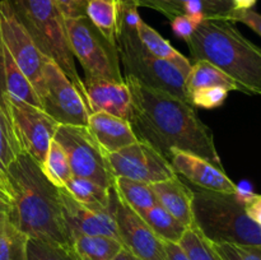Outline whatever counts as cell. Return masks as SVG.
Here are the masks:
<instances>
[{"instance_id":"cell-1","label":"cell","mask_w":261,"mask_h":260,"mask_svg":"<svg viewBox=\"0 0 261 260\" xmlns=\"http://www.w3.org/2000/svg\"><path fill=\"white\" fill-rule=\"evenodd\" d=\"M124 81L132 93L129 122L138 140L149 144L168 161L173 149H180L223 168L213 133L199 119L190 102L145 86L132 75H125Z\"/></svg>"},{"instance_id":"cell-2","label":"cell","mask_w":261,"mask_h":260,"mask_svg":"<svg viewBox=\"0 0 261 260\" xmlns=\"http://www.w3.org/2000/svg\"><path fill=\"white\" fill-rule=\"evenodd\" d=\"M7 175L13 194L10 222L28 237L70 247L59 188L46 177L41 166L22 152L10 163Z\"/></svg>"},{"instance_id":"cell-3","label":"cell","mask_w":261,"mask_h":260,"mask_svg":"<svg viewBox=\"0 0 261 260\" xmlns=\"http://www.w3.org/2000/svg\"><path fill=\"white\" fill-rule=\"evenodd\" d=\"M191 58L206 60L236 82L240 92L261 96V47L228 19H205L188 41Z\"/></svg>"},{"instance_id":"cell-4","label":"cell","mask_w":261,"mask_h":260,"mask_svg":"<svg viewBox=\"0 0 261 260\" xmlns=\"http://www.w3.org/2000/svg\"><path fill=\"white\" fill-rule=\"evenodd\" d=\"M140 20L134 0H121L117 53L125 75L134 76L145 86L168 92L189 102L185 75L175 65L157 59L144 47L138 33Z\"/></svg>"},{"instance_id":"cell-5","label":"cell","mask_w":261,"mask_h":260,"mask_svg":"<svg viewBox=\"0 0 261 260\" xmlns=\"http://www.w3.org/2000/svg\"><path fill=\"white\" fill-rule=\"evenodd\" d=\"M193 200L194 227L211 242L251 245L261 247V226L246 213L249 194L217 193L195 189Z\"/></svg>"},{"instance_id":"cell-6","label":"cell","mask_w":261,"mask_h":260,"mask_svg":"<svg viewBox=\"0 0 261 260\" xmlns=\"http://www.w3.org/2000/svg\"><path fill=\"white\" fill-rule=\"evenodd\" d=\"M18 18L45 58L55 61L74 86L82 79L69 45L65 18L53 0H10Z\"/></svg>"},{"instance_id":"cell-7","label":"cell","mask_w":261,"mask_h":260,"mask_svg":"<svg viewBox=\"0 0 261 260\" xmlns=\"http://www.w3.org/2000/svg\"><path fill=\"white\" fill-rule=\"evenodd\" d=\"M65 27L73 56L78 59L86 74L84 79L124 82L117 46L112 45L87 15L68 18Z\"/></svg>"},{"instance_id":"cell-8","label":"cell","mask_w":261,"mask_h":260,"mask_svg":"<svg viewBox=\"0 0 261 260\" xmlns=\"http://www.w3.org/2000/svg\"><path fill=\"white\" fill-rule=\"evenodd\" d=\"M9 97L42 109L32 84L14 63L0 33V168L5 173L10 163L22 153L13 125Z\"/></svg>"},{"instance_id":"cell-9","label":"cell","mask_w":261,"mask_h":260,"mask_svg":"<svg viewBox=\"0 0 261 260\" xmlns=\"http://www.w3.org/2000/svg\"><path fill=\"white\" fill-rule=\"evenodd\" d=\"M54 139L65 150L74 176L89 178L107 189L114 188L115 176L106 154L87 126L59 125Z\"/></svg>"},{"instance_id":"cell-10","label":"cell","mask_w":261,"mask_h":260,"mask_svg":"<svg viewBox=\"0 0 261 260\" xmlns=\"http://www.w3.org/2000/svg\"><path fill=\"white\" fill-rule=\"evenodd\" d=\"M41 107L59 125L87 126L88 106L70 79L51 59L43 61V88L40 96Z\"/></svg>"},{"instance_id":"cell-11","label":"cell","mask_w":261,"mask_h":260,"mask_svg":"<svg viewBox=\"0 0 261 260\" xmlns=\"http://www.w3.org/2000/svg\"><path fill=\"white\" fill-rule=\"evenodd\" d=\"M0 33L4 45L40 99L43 88L45 56L20 19L10 0H0Z\"/></svg>"},{"instance_id":"cell-12","label":"cell","mask_w":261,"mask_h":260,"mask_svg":"<svg viewBox=\"0 0 261 260\" xmlns=\"http://www.w3.org/2000/svg\"><path fill=\"white\" fill-rule=\"evenodd\" d=\"M9 109L22 152L41 166L59 124L42 109L22 99L9 97Z\"/></svg>"},{"instance_id":"cell-13","label":"cell","mask_w":261,"mask_h":260,"mask_svg":"<svg viewBox=\"0 0 261 260\" xmlns=\"http://www.w3.org/2000/svg\"><path fill=\"white\" fill-rule=\"evenodd\" d=\"M106 157L115 177L121 176L152 185L177 175L167 158L142 140Z\"/></svg>"},{"instance_id":"cell-14","label":"cell","mask_w":261,"mask_h":260,"mask_svg":"<svg viewBox=\"0 0 261 260\" xmlns=\"http://www.w3.org/2000/svg\"><path fill=\"white\" fill-rule=\"evenodd\" d=\"M112 209L124 249L139 260H167L165 241L112 189Z\"/></svg>"},{"instance_id":"cell-15","label":"cell","mask_w":261,"mask_h":260,"mask_svg":"<svg viewBox=\"0 0 261 260\" xmlns=\"http://www.w3.org/2000/svg\"><path fill=\"white\" fill-rule=\"evenodd\" d=\"M59 194L64 221L71 240L81 235H102L120 240L112 205L107 211H94L76 201L65 188H59Z\"/></svg>"},{"instance_id":"cell-16","label":"cell","mask_w":261,"mask_h":260,"mask_svg":"<svg viewBox=\"0 0 261 260\" xmlns=\"http://www.w3.org/2000/svg\"><path fill=\"white\" fill-rule=\"evenodd\" d=\"M170 163L177 175L184 176L201 190L227 194H239L241 191L226 175L223 168L217 167L205 158L190 152L173 149L171 152Z\"/></svg>"},{"instance_id":"cell-17","label":"cell","mask_w":261,"mask_h":260,"mask_svg":"<svg viewBox=\"0 0 261 260\" xmlns=\"http://www.w3.org/2000/svg\"><path fill=\"white\" fill-rule=\"evenodd\" d=\"M86 101L89 112H107L129 121L132 93L124 82L82 79L75 87Z\"/></svg>"},{"instance_id":"cell-18","label":"cell","mask_w":261,"mask_h":260,"mask_svg":"<svg viewBox=\"0 0 261 260\" xmlns=\"http://www.w3.org/2000/svg\"><path fill=\"white\" fill-rule=\"evenodd\" d=\"M138 8H149L168 19L188 15L203 22L205 19H228L233 13L232 0H134Z\"/></svg>"},{"instance_id":"cell-19","label":"cell","mask_w":261,"mask_h":260,"mask_svg":"<svg viewBox=\"0 0 261 260\" xmlns=\"http://www.w3.org/2000/svg\"><path fill=\"white\" fill-rule=\"evenodd\" d=\"M87 129L105 154L119 152L122 148L138 142L132 124L127 120L107 112H92Z\"/></svg>"},{"instance_id":"cell-20","label":"cell","mask_w":261,"mask_h":260,"mask_svg":"<svg viewBox=\"0 0 261 260\" xmlns=\"http://www.w3.org/2000/svg\"><path fill=\"white\" fill-rule=\"evenodd\" d=\"M152 189L162 208L172 214L186 228L194 227V191L178 178V175L152 184Z\"/></svg>"},{"instance_id":"cell-21","label":"cell","mask_w":261,"mask_h":260,"mask_svg":"<svg viewBox=\"0 0 261 260\" xmlns=\"http://www.w3.org/2000/svg\"><path fill=\"white\" fill-rule=\"evenodd\" d=\"M138 33L144 47L153 56L175 65L185 75V78H188L191 70V63L185 55L178 53L166 38H163L154 28L147 24L143 19L140 20L138 27Z\"/></svg>"},{"instance_id":"cell-22","label":"cell","mask_w":261,"mask_h":260,"mask_svg":"<svg viewBox=\"0 0 261 260\" xmlns=\"http://www.w3.org/2000/svg\"><path fill=\"white\" fill-rule=\"evenodd\" d=\"M70 247L81 260H115L124 249L120 240L102 235L75 236Z\"/></svg>"},{"instance_id":"cell-23","label":"cell","mask_w":261,"mask_h":260,"mask_svg":"<svg viewBox=\"0 0 261 260\" xmlns=\"http://www.w3.org/2000/svg\"><path fill=\"white\" fill-rule=\"evenodd\" d=\"M65 189L76 201L89 209L107 211L112 205V188H105L89 178L73 175L66 183Z\"/></svg>"},{"instance_id":"cell-24","label":"cell","mask_w":261,"mask_h":260,"mask_svg":"<svg viewBox=\"0 0 261 260\" xmlns=\"http://www.w3.org/2000/svg\"><path fill=\"white\" fill-rule=\"evenodd\" d=\"M120 3L121 0H88L86 8L87 18L115 46L119 35Z\"/></svg>"},{"instance_id":"cell-25","label":"cell","mask_w":261,"mask_h":260,"mask_svg":"<svg viewBox=\"0 0 261 260\" xmlns=\"http://www.w3.org/2000/svg\"><path fill=\"white\" fill-rule=\"evenodd\" d=\"M114 189L117 196L140 216L158 204L150 184L116 176Z\"/></svg>"},{"instance_id":"cell-26","label":"cell","mask_w":261,"mask_h":260,"mask_svg":"<svg viewBox=\"0 0 261 260\" xmlns=\"http://www.w3.org/2000/svg\"><path fill=\"white\" fill-rule=\"evenodd\" d=\"M216 86L224 87L229 92H240L236 82L232 81L227 74H224L221 69H218L209 61L196 60L195 63L191 64V70L186 78V93L189 94L190 92L199 88H204V87Z\"/></svg>"},{"instance_id":"cell-27","label":"cell","mask_w":261,"mask_h":260,"mask_svg":"<svg viewBox=\"0 0 261 260\" xmlns=\"http://www.w3.org/2000/svg\"><path fill=\"white\" fill-rule=\"evenodd\" d=\"M142 217L163 241L178 244L188 229L160 204L148 209L142 214Z\"/></svg>"},{"instance_id":"cell-28","label":"cell","mask_w":261,"mask_h":260,"mask_svg":"<svg viewBox=\"0 0 261 260\" xmlns=\"http://www.w3.org/2000/svg\"><path fill=\"white\" fill-rule=\"evenodd\" d=\"M41 170L46 177L58 188H65L69 178L73 176L68 155L60 144L55 139L51 142Z\"/></svg>"},{"instance_id":"cell-29","label":"cell","mask_w":261,"mask_h":260,"mask_svg":"<svg viewBox=\"0 0 261 260\" xmlns=\"http://www.w3.org/2000/svg\"><path fill=\"white\" fill-rule=\"evenodd\" d=\"M28 236L8 218L0 227V260H27Z\"/></svg>"},{"instance_id":"cell-30","label":"cell","mask_w":261,"mask_h":260,"mask_svg":"<svg viewBox=\"0 0 261 260\" xmlns=\"http://www.w3.org/2000/svg\"><path fill=\"white\" fill-rule=\"evenodd\" d=\"M178 245L190 260H223L216 251L213 244L196 227L186 229Z\"/></svg>"},{"instance_id":"cell-31","label":"cell","mask_w":261,"mask_h":260,"mask_svg":"<svg viewBox=\"0 0 261 260\" xmlns=\"http://www.w3.org/2000/svg\"><path fill=\"white\" fill-rule=\"evenodd\" d=\"M27 260H75V255L69 246L28 237Z\"/></svg>"},{"instance_id":"cell-32","label":"cell","mask_w":261,"mask_h":260,"mask_svg":"<svg viewBox=\"0 0 261 260\" xmlns=\"http://www.w3.org/2000/svg\"><path fill=\"white\" fill-rule=\"evenodd\" d=\"M228 89L224 87H204L195 89L188 94L189 102L194 107H200L204 110H213L221 107L228 97Z\"/></svg>"},{"instance_id":"cell-33","label":"cell","mask_w":261,"mask_h":260,"mask_svg":"<svg viewBox=\"0 0 261 260\" xmlns=\"http://www.w3.org/2000/svg\"><path fill=\"white\" fill-rule=\"evenodd\" d=\"M223 260H261V247L251 245L212 242Z\"/></svg>"},{"instance_id":"cell-34","label":"cell","mask_w":261,"mask_h":260,"mask_svg":"<svg viewBox=\"0 0 261 260\" xmlns=\"http://www.w3.org/2000/svg\"><path fill=\"white\" fill-rule=\"evenodd\" d=\"M200 22L188 15H178L171 19V28L175 33L176 37L181 38L182 41L188 42L193 35L195 33L196 28L199 27Z\"/></svg>"},{"instance_id":"cell-35","label":"cell","mask_w":261,"mask_h":260,"mask_svg":"<svg viewBox=\"0 0 261 260\" xmlns=\"http://www.w3.org/2000/svg\"><path fill=\"white\" fill-rule=\"evenodd\" d=\"M65 19L86 15L87 0H53Z\"/></svg>"},{"instance_id":"cell-36","label":"cell","mask_w":261,"mask_h":260,"mask_svg":"<svg viewBox=\"0 0 261 260\" xmlns=\"http://www.w3.org/2000/svg\"><path fill=\"white\" fill-rule=\"evenodd\" d=\"M232 22H240L246 24L247 27L251 28L252 31L261 36V14L260 13L255 12L252 9L246 10H233L231 15Z\"/></svg>"},{"instance_id":"cell-37","label":"cell","mask_w":261,"mask_h":260,"mask_svg":"<svg viewBox=\"0 0 261 260\" xmlns=\"http://www.w3.org/2000/svg\"><path fill=\"white\" fill-rule=\"evenodd\" d=\"M246 213L255 223L261 226V195L256 194H249L245 203Z\"/></svg>"},{"instance_id":"cell-38","label":"cell","mask_w":261,"mask_h":260,"mask_svg":"<svg viewBox=\"0 0 261 260\" xmlns=\"http://www.w3.org/2000/svg\"><path fill=\"white\" fill-rule=\"evenodd\" d=\"M166 254H167V260H190L186 252L184 251L182 247L175 242L165 241Z\"/></svg>"},{"instance_id":"cell-39","label":"cell","mask_w":261,"mask_h":260,"mask_svg":"<svg viewBox=\"0 0 261 260\" xmlns=\"http://www.w3.org/2000/svg\"><path fill=\"white\" fill-rule=\"evenodd\" d=\"M0 198L12 205V201H13L12 188H10V183H9V178H8V175L2 170V168H0Z\"/></svg>"},{"instance_id":"cell-40","label":"cell","mask_w":261,"mask_h":260,"mask_svg":"<svg viewBox=\"0 0 261 260\" xmlns=\"http://www.w3.org/2000/svg\"><path fill=\"white\" fill-rule=\"evenodd\" d=\"M232 3H233L234 10H246L252 9L257 0H232Z\"/></svg>"},{"instance_id":"cell-41","label":"cell","mask_w":261,"mask_h":260,"mask_svg":"<svg viewBox=\"0 0 261 260\" xmlns=\"http://www.w3.org/2000/svg\"><path fill=\"white\" fill-rule=\"evenodd\" d=\"M9 213H10V204H8L7 201H4L2 198H0V227H2V224L9 218Z\"/></svg>"},{"instance_id":"cell-42","label":"cell","mask_w":261,"mask_h":260,"mask_svg":"<svg viewBox=\"0 0 261 260\" xmlns=\"http://www.w3.org/2000/svg\"><path fill=\"white\" fill-rule=\"evenodd\" d=\"M115 260H139L138 257H135L132 252L127 251L126 249H122L121 252L117 255V257Z\"/></svg>"},{"instance_id":"cell-43","label":"cell","mask_w":261,"mask_h":260,"mask_svg":"<svg viewBox=\"0 0 261 260\" xmlns=\"http://www.w3.org/2000/svg\"><path fill=\"white\" fill-rule=\"evenodd\" d=\"M73 252H74V251H73ZM74 255H75V252H74ZM75 260H81V259H79V257L75 255Z\"/></svg>"},{"instance_id":"cell-44","label":"cell","mask_w":261,"mask_h":260,"mask_svg":"<svg viewBox=\"0 0 261 260\" xmlns=\"http://www.w3.org/2000/svg\"><path fill=\"white\" fill-rule=\"evenodd\" d=\"M87 2H88V0H87Z\"/></svg>"}]
</instances>
